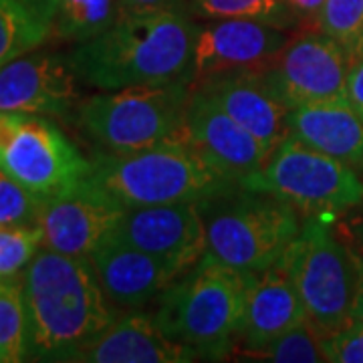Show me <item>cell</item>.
<instances>
[{
  "label": "cell",
  "instance_id": "6da1fadb",
  "mask_svg": "<svg viewBox=\"0 0 363 363\" xmlns=\"http://www.w3.org/2000/svg\"><path fill=\"white\" fill-rule=\"evenodd\" d=\"M26 355L33 362H79L116 319L89 259L40 248L23 271Z\"/></svg>",
  "mask_w": 363,
  "mask_h": 363
},
{
  "label": "cell",
  "instance_id": "7a4b0ae2",
  "mask_svg": "<svg viewBox=\"0 0 363 363\" xmlns=\"http://www.w3.org/2000/svg\"><path fill=\"white\" fill-rule=\"evenodd\" d=\"M196 25L180 11L121 14L101 35L67 55L81 83L101 91L138 85H192Z\"/></svg>",
  "mask_w": 363,
  "mask_h": 363
},
{
  "label": "cell",
  "instance_id": "3957f363",
  "mask_svg": "<svg viewBox=\"0 0 363 363\" xmlns=\"http://www.w3.org/2000/svg\"><path fill=\"white\" fill-rule=\"evenodd\" d=\"M89 160L93 182L125 210L200 204L238 186L188 142H168L131 154L99 152Z\"/></svg>",
  "mask_w": 363,
  "mask_h": 363
},
{
  "label": "cell",
  "instance_id": "277c9868",
  "mask_svg": "<svg viewBox=\"0 0 363 363\" xmlns=\"http://www.w3.org/2000/svg\"><path fill=\"white\" fill-rule=\"evenodd\" d=\"M245 305V272L204 255L157 297L154 313L169 339L204 359H222L238 339Z\"/></svg>",
  "mask_w": 363,
  "mask_h": 363
},
{
  "label": "cell",
  "instance_id": "5b68a950",
  "mask_svg": "<svg viewBox=\"0 0 363 363\" xmlns=\"http://www.w3.org/2000/svg\"><path fill=\"white\" fill-rule=\"evenodd\" d=\"M196 206L206 228V255L240 272L269 269L303 226L297 208L240 184Z\"/></svg>",
  "mask_w": 363,
  "mask_h": 363
},
{
  "label": "cell",
  "instance_id": "8992f818",
  "mask_svg": "<svg viewBox=\"0 0 363 363\" xmlns=\"http://www.w3.org/2000/svg\"><path fill=\"white\" fill-rule=\"evenodd\" d=\"M190 91L188 83L105 91L79 104L75 121L89 140L116 154L184 142Z\"/></svg>",
  "mask_w": 363,
  "mask_h": 363
},
{
  "label": "cell",
  "instance_id": "52a82bcc",
  "mask_svg": "<svg viewBox=\"0 0 363 363\" xmlns=\"http://www.w3.org/2000/svg\"><path fill=\"white\" fill-rule=\"evenodd\" d=\"M281 259L297 286L307 317L325 335L351 323L357 269L329 216H307Z\"/></svg>",
  "mask_w": 363,
  "mask_h": 363
},
{
  "label": "cell",
  "instance_id": "ba28073f",
  "mask_svg": "<svg viewBox=\"0 0 363 363\" xmlns=\"http://www.w3.org/2000/svg\"><path fill=\"white\" fill-rule=\"evenodd\" d=\"M242 186L277 196L307 216H331L363 202V180L355 168L291 133Z\"/></svg>",
  "mask_w": 363,
  "mask_h": 363
},
{
  "label": "cell",
  "instance_id": "9c48e42d",
  "mask_svg": "<svg viewBox=\"0 0 363 363\" xmlns=\"http://www.w3.org/2000/svg\"><path fill=\"white\" fill-rule=\"evenodd\" d=\"M0 168L43 202L87 180L91 160L49 119L25 116L0 154Z\"/></svg>",
  "mask_w": 363,
  "mask_h": 363
},
{
  "label": "cell",
  "instance_id": "30bf717a",
  "mask_svg": "<svg viewBox=\"0 0 363 363\" xmlns=\"http://www.w3.org/2000/svg\"><path fill=\"white\" fill-rule=\"evenodd\" d=\"M353 61L327 35H301L286 43L262 71L267 85L286 109L347 99V77Z\"/></svg>",
  "mask_w": 363,
  "mask_h": 363
},
{
  "label": "cell",
  "instance_id": "8fae6325",
  "mask_svg": "<svg viewBox=\"0 0 363 363\" xmlns=\"http://www.w3.org/2000/svg\"><path fill=\"white\" fill-rule=\"evenodd\" d=\"M125 208L99 188L93 178L63 194L40 202L43 248L89 259V255L117 228Z\"/></svg>",
  "mask_w": 363,
  "mask_h": 363
},
{
  "label": "cell",
  "instance_id": "7c38bea8",
  "mask_svg": "<svg viewBox=\"0 0 363 363\" xmlns=\"http://www.w3.org/2000/svg\"><path fill=\"white\" fill-rule=\"evenodd\" d=\"M286 43L283 28L255 18H210L196 25L192 85L234 71H264Z\"/></svg>",
  "mask_w": 363,
  "mask_h": 363
},
{
  "label": "cell",
  "instance_id": "4fadbf2b",
  "mask_svg": "<svg viewBox=\"0 0 363 363\" xmlns=\"http://www.w3.org/2000/svg\"><path fill=\"white\" fill-rule=\"evenodd\" d=\"M67 55L30 51L0 69V111L75 116L81 95Z\"/></svg>",
  "mask_w": 363,
  "mask_h": 363
},
{
  "label": "cell",
  "instance_id": "5bb4252c",
  "mask_svg": "<svg viewBox=\"0 0 363 363\" xmlns=\"http://www.w3.org/2000/svg\"><path fill=\"white\" fill-rule=\"evenodd\" d=\"M182 140L240 186L271 156V152L250 131L228 116L206 91L198 87L190 91Z\"/></svg>",
  "mask_w": 363,
  "mask_h": 363
},
{
  "label": "cell",
  "instance_id": "9a60e30c",
  "mask_svg": "<svg viewBox=\"0 0 363 363\" xmlns=\"http://www.w3.org/2000/svg\"><path fill=\"white\" fill-rule=\"evenodd\" d=\"M113 234L166 262L178 274L206 255V228L196 204L128 208Z\"/></svg>",
  "mask_w": 363,
  "mask_h": 363
},
{
  "label": "cell",
  "instance_id": "2e32d148",
  "mask_svg": "<svg viewBox=\"0 0 363 363\" xmlns=\"http://www.w3.org/2000/svg\"><path fill=\"white\" fill-rule=\"evenodd\" d=\"M305 319V305L283 259L264 271L245 272V305L238 339L248 351H264L274 339Z\"/></svg>",
  "mask_w": 363,
  "mask_h": 363
},
{
  "label": "cell",
  "instance_id": "e0dca14e",
  "mask_svg": "<svg viewBox=\"0 0 363 363\" xmlns=\"http://www.w3.org/2000/svg\"><path fill=\"white\" fill-rule=\"evenodd\" d=\"M105 297L121 309H140L156 301L180 277L156 257L131 247L111 233L89 255Z\"/></svg>",
  "mask_w": 363,
  "mask_h": 363
},
{
  "label": "cell",
  "instance_id": "ac0fdd59",
  "mask_svg": "<svg viewBox=\"0 0 363 363\" xmlns=\"http://www.w3.org/2000/svg\"><path fill=\"white\" fill-rule=\"evenodd\" d=\"M269 152L289 133V109L277 99L262 71H234L196 83Z\"/></svg>",
  "mask_w": 363,
  "mask_h": 363
},
{
  "label": "cell",
  "instance_id": "d6986e66",
  "mask_svg": "<svg viewBox=\"0 0 363 363\" xmlns=\"http://www.w3.org/2000/svg\"><path fill=\"white\" fill-rule=\"evenodd\" d=\"M198 353L169 339L154 315L133 311L116 317L79 355L85 363H188Z\"/></svg>",
  "mask_w": 363,
  "mask_h": 363
},
{
  "label": "cell",
  "instance_id": "ffe728a7",
  "mask_svg": "<svg viewBox=\"0 0 363 363\" xmlns=\"http://www.w3.org/2000/svg\"><path fill=\"white\" fill-rule=\"evenodd\" d=\"M289 133L317 152L363 169V119L347 99L291 109Z\"/></svg>",
  "mask_w": 363,
  "mask_h": 363
},
{
  "label": "cell",
  "instance_id": "44dd1931",
  "mask_svg": "<svg viewBox=\"0 0 363 363\" xmlns=\"http://www.w3.org/2000/svg\"><path fill=\"white\" fill-rule=\"evenodd\" d=\"M119 16V0H59L51 35L77 45L101 35Z\"/></svg>",
  "mask_w": 363,
  "mask_h": 363
},
{
  "label": "cell",
  "instance_id": "7402d4cb",
  "mask_svg": "<svg viewBox=\"0 0 363 363\" xmlns=\"http://www.w3.org/2000/svg\"><path fill=\"white\" fill-rule=\"evenodd\" d=\"M49 35L51 25L30 13L21 0H0V69L39 49Z\"/></svg>",
  "mask_w": 363,
  "mask_h": 363
},
{
  "label": "cell",
  "instance_id": "603a6c76",
  "mask_svg": "<svg viewBox=\"0 0 363 363\" xmlns=\"http://www.w3.org/2000/svg\"><path fill=\"white\" fill-rule=\"evenodd\" d=\"M23 279H0V363L23 362L26 355Z\"/></svg>",
  "mask_w": 363,
  "mask_h": 363
},
{
  "label": "cell",
  "instance_id": "cb8c5ba5",
  "mask_svg": "<svg viewBox=\"0 0 363 363\" xmlns=\"http://www.w3.org/2000/svg\"><path fill=\"white\" fill-rule=\"evenodd\" d=\"M315 21L323 35L345 49L353 63L363 59V0H325Z\"/></svg>",
  "mask_w": 363,
  "mask_h": 363
},
{
  "label": "cell",
  "instance_id": "d4e9b609",
  "mask_svg": "<svg viewBox=\"0 0 363 363\" xmlns=\"http://www.w3.org/2000/svg\"><path fill=\"white\" fill-rule=\"evenodd\" d=\"M206 18H255L279 28H291L298 18L285 0H188Z\"/></svg>",
  "mask_w": 363,
  "mask_h": 363
},
{
  "label": "cell",
  "instance_id": "484cf974",
  "mask_svg": "<svg viewBox=\"0 0 363 363\" xmlns=\"http://www.w3.org/2000/svg\"><path fill=\"white\" fill-rule=\"evenodd\" d=\"M323 331L307 317L277 337L260 355L277 363H319L327 362Z\"/></svg>",
  "mask_w": 363,
  "mask_h": 363
},
{
  "label": "cell",
  "instance_id": "4316f807",
  "mask_svg": "<svg viewBox=\"0 0 363 363\" xmlns=\"http://www.w3.org/2000/svg\"><path fill=\"white\" fill-rule=\"evenodd\" d=\"M40 247V226H0V279L25 271Z\"/></svg>",
  "mask_w": 363,
  "mask_h": 363
},
{
  "label": "cell",
  "instance_id": "83f0119b",
  "mask_svg": "<svg viewBox=\"0 0 363 363\" xmlns=\"http://www.w3.org/2000/svg\"><path fill=\"white\" fill-rule=\"evenodd\" d=\"M40 200L0 168V226H39Z\"/></svg>",
  "mask_w": 363,
  "mask_h": 363
},
{
  "label": "cell",
  "instance_id": "f1b7e54d",
  "mask_svg": "<svg viewBox=\"0 0 363 363\" xmlns=\"http://www.w3.org/2000/svg\"><path fill=\"white\" fill-rule=\"evenodd\" d=\"M327 362L363 363V321H351L325 337Z\"/></svg>",
  "mask_w": 363,
  "mask_h": 363
},
{
  "label": "cell",
  "instance_id": "f546056e",
  "mask_svg": "<svg viewBox=\"0 0 363 363\" xmlns=\"http://www.w3.org/2000/svg\"><path fill=\"white\" fill-rule=\"evenodd\" d=\"M343 214L345 216L339 218L335 230H337L339 238L345 242V247L350 248L353 255L363 259V202Z\"/></svg>",
  "mask_w": 363,
  "mask_h": 363
},
{
  "label": "cell",
  "instance_id": "4dcf8cb0",
  "mask_svg": "<svg viewBox=\"0 0 363 363\" xmlns=\"http://www.w3.org/2000/svg\"><path fill=\"white\" fill-rule=\"evenodd\" d=\"M121 14H152L166 11L184 13L186 0H119Z\"/></svg>",
  "mask_w": 363,
  "mask_h": 363
},
{
  "label": "cell",
  "instance_id": "1f68e13d",
  "mask_svg": "<svg viewBox=\"0 0 363 363\" xmlns=\"http://www.w3.org/2000/svg\"><path fill=\"white\" fill-rule=\"evenodd\" d=\"M347 101L363 119V59L351 65L347 77Z\"/></svg>",
  "mask_w": 363,
  "mask_h": 363
},
{
  "label": "cell",
  "instance_id": "d6a6232c",
  "mask_svg": "<svg viewBox=\"0 0 363 363\" xmlns=\"http://www.w3.org/2000/svg\"><path fill=\"white\" fill-rule=\"evenodd\" d=\"M23 119H25V113L0 111V154L4 152V147L13 140V135L21 128Z\"/></svg>",
  "mask_w": 363,
  "mask_h": 363
},
{
  "label": "cell",
  "instance_id": "836d02e7",
  "mask_svg": "<svg viewBox=\"0 0 363 363\" xmlns=\"http://www.w3.org/2000/svg\"><path fill=\"white\" fill-rule=\"evenodd\" d=\"M26 9L33 14H37L40 21H45L47 25H51L55 13L59 9V0H21Z\"/></svg>",
  "mask_w": 363,
  "mask_h": 363
},
{
  "label": "cell",
  "instance_id": "e575fe53",
  "mask_svg": "<svg viewBox=\"0 0 363 363\" xmlns=\"http://www.w3.org/2000/svg\"><path fill=\"white\" fill-rule=\"evenodd\" d=\"M297 18H317L325 0H285Z\"/></svg>",
  "mask_w": 363,
  "mask_h": 363
},
{
  "label": "cell",
  "instance_id": "d590c367",
  "mask_svg": "<svg viewBox=\"0 0 363 363\" xmlns=\"http://www.w3.org/2000/svg\"><path fill=\"white\" fill-rule=\"evenodd\" d=\"M353 259H355V269H357V285H355V298H353L351 321H363V259L357 257V255H353Z\"/></svg>",
  "mask_w": 363,
  "mask_h": 363
}]
</instances>
